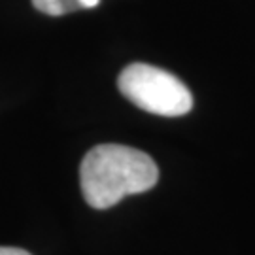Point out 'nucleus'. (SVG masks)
Masks as SVG:
<instances>
[{"instance_id": "1", "label": "nucleus", "mask_w": 255, "mask_h": 255, "mask_svg": "<svg viewBox=\"0 0 255 255\" xmlns=\"http://www.w3.org/2000/svg\"><path fill=\"white\" fill-rule=\"evenodd\" d=\"M159 180V168L147 153L119 144L89 149L80 166V185L89 206L106 210L127 195L149 191Z\"/></svg>"}, {"instance_id": "2", "label": "nucleus", "mask_w": 255, "mask_h": 255, "mask_svg": "<svg viewBox=\"0 0 255 255\" xmlns=\"http://www.w3.org/2000/svg\"><path fill=\"white\" fill-rule=\"evenodd\" d=\"M119 91L134 106L163 118H180L193 108V95L174 74L151 64L134 63L118 78Z\"/></svg>"}, {"instance_id": "3", "label": "nucleus", "mask_w": 255, "mask_h": 255, "mask_svg": "<svg viewBox=\"0 0 255 255\" xmlns=\"http://www.w3.org/2000/svg\"><path fill=\"white\" fill-rule=\"evenodd\" d=\"M101 0H32V6L46 13V15H66V13H72L78 9H89L99 6Z\"/></svg>"}, {"instance_id": "4", "label": "nucleus", "mask_w": 255, "mask_h": 255, "mask_svg": "<svg viewBox=\"0 0 255 255\" xmlns=\"http://www.w3.org/2000/svg\"><path fill=\"white\" fill-rule=\"evenodd\" d=\"M0 255H30L25 250H19V248H4L0 246Z\"/></svg>"}]
</instances>
